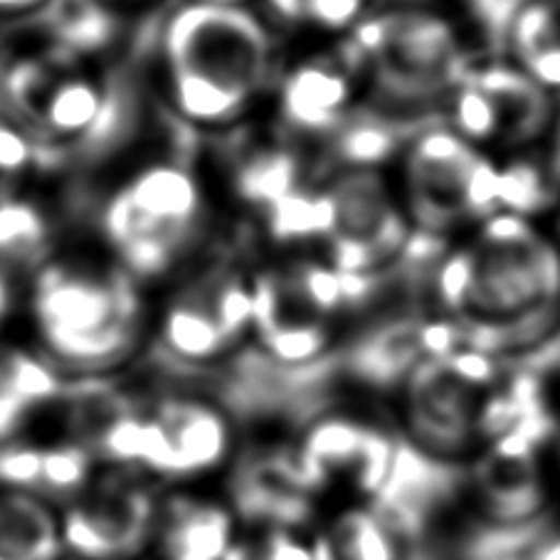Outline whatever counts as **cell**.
Returning a JSON list of instances; mask_svg holds the SVG:
<instances>
[{
	"label": "cell",
	"instance_id": "1",
	"mask_svg": "<svg viewBox=\"0 0 560 560\" xmlns=\"http://www.w3.org/2000/svg\"><path fill=\"white\" fill-rule=\"evenodd\" d=\"M163 72L180 119L225 127L253 106L269 74V37L240 5L188 3L161 35Z\"/></svg>",
	"mask_w": 560,
	"mask_h": 560
},
{
	"label": "cell",
	"instance_id": "2",
	"mask_svg": "<svg viewBox=\"0 0 560 560\" xmlns=\"http://www.w3.org/2000/svg\"><path fill=\"white\" fill-rule=\"evenodd\" d=\"M469 249V287L459 316L462 336L477 351L518 346L546 334L560 302V255L526 218L497 212L487 218Z\"/></svg>",
	"mask_w": 560,
	"mask_h": 560
},
{
	"label": "cell",
	"instance_id": "3",
	"mask_svg": "<svg viewBox=\"0 0 560 560\" xmlns=\"http://www.w3.org/2000/svg\"><path fill=\"white\" fill-rule=\"evenodd\" d=\"M31 312L45 351L74 373L114 369L141 339V299L117 265L52 259L35 277Z\"/></svg>",
	"mask_w": 560,
	"mask_h": 560
},
{
	"label": "cell",
	"instance_id": "4",
	"mask_svg": "<svg viewBox=\"0 0 560 560\" xmlns=\"http://www.w3.org/2000/svg\"><path fill=\"white\" fill-rule=\"evenodd\" d=\"M206 200L180 156L151 161L121 183L102 208V233L131 279L166 275L196 243Z\"/></svg>",
	"mask_w": 560,
	"mask_h": 560
},
{
	"label": "cell",
	"instance_id": "5",
	"mask_svg": "<svg viewBox=\"0 0 560 560\" xmlns=\"http://www.w3.org/2000/svg\"><path fill=\"white\" fill-rule=\"evenodd\" d=\"M351 60L369 67L373 84L388 100L424 102L457 90L469 74L459 35L428 11H393L359 25Z\"/></svg>",
	"mask_w": 560,
	"mask_h": 560
},
{
	"label": "cell",
	"instance_id": "6",
	"mask_svg": "<svg viewBox=\"0 0 560 560\" xmlns=\"http://www.w3.org/2000/svg\"><path fill=\"white\" fill-rule=\"evenodd\" d=\"M410 208L420 233L440 237L465 218L499 212V168L459 133L430 129L408 153Z\"/></svg>",
	"mask_w": 560,
	"mask_h": 560
},
{
	"label": "cell",
	"instance_id": "7",
	"mask_svg": "<svg viewBox=\"0 0 560 560\" xmlns=\"http://www.w3.org/2000/svg\"><path fill=\"white\" fill-rule=\"evenodd\" d=\"M253 326V284L228 267L208 272L171 299L161 322V346L178 369H198L225 353Z\"/></svg>",
	"mask_w": 560,
	"mask_h": 560
},
{
	"label": "cell",
	"instance_id": "8",
	"mask_svg": "<svg viewBox=\"0 0 560 560\" xmlns=\"http://www.w3.org/2000/svg\"><path fill=\"white\" fill-rule=\"evenodd\" d=\"M331 200L334 267L349 275H378V269L402 257L408 247V225L395 208L378 173L355 168L326 188Z\"/></svg>",
	"mask_w": 560,
	"mask_h": 560
},
{
	"label": "cell",
	"instance_id": "9",
	"mask_svg": "<svg viewBox=\"0 0 560 560\" xmlns=\"http://www.w3.org/2000/svg\"><path fill=\"white\" fill-rule=\"evenodd\" d=\"M156 518V501L141 481L109 475L70 501L62 544L90 560H129L149 544Z\"/></svg>",
	"mask_w": 560,
	"mask_h": 560
},
{
	"label": "cell",
	"instance_id": "10",
	"mask_svg": "<svg viewBox=\"0 0 560 560\" xmlns=\"http://www.w3.org/2000/svg\"><path fill=\"white\" fill-rule=\"evenodd\" d=\"M230 450V422L218 405L168 395L149 410L141 467L161 477H196L215 469Z\"/></svg>",
	"mask_w": 560,
	"mask_h": 560
},
{
	"label": "cell",
	"instance_id": "11",
	"mask_svg": "<svg viewBox=\"0 0 560 560\" xmlns=\"http://www.w3.org/2000/svg\"><path fill=\"white\" fill-rule=\"evenodd\" d=\"M395 452L381 430L343 415H328L304 434L296 469L306 485L346 481L363 494H378L390 475Z\"/></svg>",
	"mask_w": 560,
	"mask_h": 560
},
{
	"label": "cell",
	"instance_id": "12",
	"mask_svg": "<svg viewBox=\"0 0 560 560\" xmlns=\"http://www.w3.org/2000/svg\"><path fill=\"white\" fill-rule=\"evenodd\" d=\"M326 318L304 294L292 269L253 282V326L262 353L282 365H308L328 346Z\"/></svg>",
	"mask_w": 560,
	"mask_h": 560
},
{
	"label": "cell",
	"instance_id": "13",
	"mask_svg": "<svg viewBox=\"0 0 560 560\" xmlns=\"http://www.w3.org/2000/svg\"><path fill=\"white\" fill-rule=\"evenodd\" d=\"M475 388V383L455 371L447 355L422 361L410 378V415L420 438L442 450L465 440Z\"/></svg>",
	"mask_w": 560,
	"mask_h": 560
},
{
	"label": "cell",
	"instance_id": "14",
	"mask_svg": "<svg viewBox=\"0 0 560 560\" xmlns=\"http://www.w3.org/2000/svg\"><path fill=\"white\" fill-rule=\"evenodd\" d=\"M92 479V457L80 444L25 447L0 444V485L37 499H74Z\"/></svg>",
	"mask_w": 560,
	"mask_h": 560
},
{
	"label": "cell",
	"instance_id": "15",
	"mask_svg": "<svg viewBox=\"0 0 560 560\" xmlns=\"http://www.w3.org/2000/svg\"><path fill=\"white\" fill-rule=\"evenodd\" d=\"M467 80L487 94L497 117V141L528 143L538 139L550 119L546 86L524 70L509 65H491L469 70Z\"/></svg>",
	"mask_w": 560,
	"mask_h": 560
},
{
	"label": "cell",
	"instance_id": "16",
	"mask_svg": "<svg viewBox=\"0 0 560 560\" xmlns=\"http://www.w3.org/2000/svg\"><path fill=\"white\" fill-rule=\"evenodd\" d=\"M351 80L334 60L302 62L282 84V117L302 131H334L349 114Z\"/></svg>",
	"mask_w": 560,
	"mask_h": 560
},
{
	"label": "cell",
	"instance_id": "17",
	"mask_svg": "<svg viewBox=\"0 0 560 560\" xmlns=\"http://www.w3.org/2000/svg\"><path fill=\"white\" fill-rule=\"evenodd\" d=\"M156 528L166 560H225L233 548V518L212 501L171 499Z\"/></svg>",
	"mask_w": 560,
	"mask_h": 560
},
{
	"label": "cell",
	"instance_id": "18",
	"mask_svg": "<svg viewBox=\"0 0 560 560\" xmlns=\"http://www.w3.org/2000/svg\"><path fill=\"white\" fill-rule=\"evenodd\" d=\"M62 548V528L43 499L0 491V560H57Z\"/></svg>",
	"mask_w": 560,
	"mask_h": 560
},
{
	"label": "cell",
	"instance_id": "19",
	"mask_svg": "<svg viewBox=\"0 0 560 560\" xmlns=\"http://www.w3.org/2000/svg\"><path fill=\"white\" fill-rule=\"evenodd\" d=\"M428 322L424 318H395L371 331L353 346L351 369L365 381L390 383L415 371L428 353Z\"/></svg>",
	"mask_w": 560,
	"mask_h": 560
},
{
	"label": "cell",
	"instance_id": "20",
	"mask_svg": "<svg viewBox=\"0 0 560 560\" xmlns=\"http://www.w3.org/2000/svg\"><path fill=\"white\" fill-rule=\"evenodd\" d=\"M52 245V220L40 202L0 190V272L40 267Z\"/></svg>",
	"mask_w": 560,
	"mask_h": 560
},
{
	"label": "cell",
	"instance_id": "21",
	"mask_svg": "<svg viewBox=\"0 0 560 560\" xmlns=\"http://www.w3.org/2000/svg\"><path fill=\"white\" fill-rule=\"evenodd\" d=\"M509 47L538 84L560 86V0L528 3L511 25Z\"/></svg>",
	"mask_w": 560,
	"mask_h": 560
},
{
	"label": "cell",
	"instance_id": "22",
	"mask_svg": "<svg viewBox=\"0 0 560 560\" xmlns=\"http://www.w3.org/2000/svg\"><path fill=\"white\" fill-rule=\"evenodd\" d=\"M422 119L402 121L383 114H346L343 121L336 127V151L346 163L359 168H369L373 163L388 159L400 147L408 133L418 131Z\"/></svg>",
	"mask_w": 560,
	"mask_h": 560
},
{
	"label": "cell",
	"instance_id": "23",
	"mask_svg": "<svg viewBox=\"0 0 560 560\" xmlns=\"http://www.w3.org/2000/svg\"><path fill=\"white\" fill-rule=\"evenodd\" d=\"M326 560H400L390 526L369 509H351L336 516L326 534Z\"/></svg>",
	"mask_w": 560,
	"mask_h": 560
},
{
	"label": "cell",
	"instance_id": "24",
	"mask_svg": "<svg viewBox=\"0 0 560 560\" xmlns=\"http://www.w3.org/2000/svg\"><path fill=\"white\" fill-rule=\"evenodd\" d=\"M65 390L67 385L50 363L0 341V398L35 410L37 405L65 398Z\"/></svg>",
	"mask_w": 560,
	"mask_h": 560
},
{
	"label": "cell",
	"instance_id": "25",
	"mask_svg": "<svg viewBox=\"0 0 560 560\" xmlns=\"http://www.w3.org/2000/svg\"><path fill=\"white\" fill-rule=\"evenodd\" d=\"M296 188H302V166L284 149L257 151L237 171L240 196L265 210Z\"/></svg>",
	"mask_w": 560,
	"mask_h": 560
},
{
	"label": "cell",
	"instance_id": "26",
	"mask_svg": "<svg viewBox=\"0 0 560 560\" xmlns=\"http://www.w3.org/2000/svg\"><path fill=\"white\" fill-rule=\"evenodd\" d=\"M267 222L277 240L328 237L334 222L331 200L326 190L296 188L267 208Z\"/></svg>",
	"mask_w": 560,
	"mask_h": 560
},
{
	"label": "cell",
	"instance_id": "27",
	"mask_svg": "<svg viewBox=\"0 0 560 560\" xmlns=\"http://www.w3.org/2000/svg\"><path fill=\"white\" fill-rule=\"evenodd\" d=\"M556 200V192L550 188L536 163L516 161L499 171V208L511 215L528 218L546 210Z\"/></svg>",
	"mask_w": 560,
	"mask_h": 560
},
{
	"label": "cell",
	"instance_id": "28",
	"mask_svg": "<svg viewBox=\"0 0 560 560\" xmlns=\"http://www.w3.org/2000/svg\"><path fill=\"white\" fill-rule=\"evenodd\" d=\"M267 3L284 21L312 23L328 31L351 25L363 11V0H267Z\"/></svg>",
	"mask_w": 560,
	"mask_h": 560
},
{
	"label": "cell",
	"instance_id": "29",
	"mask_svg": "<svg viewBox=\"0 0 560 560\" xmlns=\"http://www.w3.org/2000/svg\"><path fill=\"white\" fill-rule=\"evenodd\" d=\"M45 159L43 143L25 124H13L0 117V180L21 178L35 161Z\"/></svg>",
	"mask_w": 560,
	"mask_h": 560
},
{
	"label": "cell",
	"instance_id": "30",
	"mask_svg": "<svg viewBox=\"0 0 560 560\" xmlns=\"http://www.w3.org/2000/svg\"><path fill=\"white\" fill-rule=\"evenodd\" d=\"M471 15L477 18L481 31L487 35V43L494 52H501L509 47L511 25L534 0H467Z\"/></svg>",
	"mask_w": 560,
	"mask_h": 560
},
{
	"label": "cell",
	"instance_id": "31",
	"mask_svg": "<svg viewBox=\"0 0 560 560\" xmlns=\"http://www.w3.org/2000/svg\"><path fill=\"white\" fill-rule=\"evenodd\" d=\"M225 560H316V556L304 544L287 534V530L277 528L269 530L259 540L243 548H230Z\"/></svg>",
	"mask_w": 560,
	"mask_h": 560
},
{
	"label": "cell",
	"instance_id": "32",
	"mask_svg": "<svg viewBox=\"0 0 560 560\" xmlns=\"http://www.w3.org/2000/svg\"><path fill=\"white\" fill-rule=\"evenodd\" d=\"M45 3H47V0H0V13L18 15V13L35 11V8H40Z\"/></svg>",
	"mask_w": 560,
	"mask_h": 560
},
{
	"label": "cell",
	"instance_id": "33",
	"mask_svg": "<svg viewBox=\"0 0 560 560\" xmlns=\"http://www.w3.org/2000/svg\"><path fill=\"white\" fill-rule=\"evenodd\" d=\"M538 363H548V365H558L560 363V334L556 336V339H550L544 349L538 351L536 355Z\"/></svg>",
	"mask_w": 560,
	"mask_h": 560
},
{
	"label": "cell",
	"instance_id": "34",
	"mask_svg": "<svg viewBox=\"0 0 560 560\" xmlns=\"http://www.w3.org/2000/svg\"><path fill=\"white\" fill-rule=\"evenodd\" d=\"M553 176L560 183V119H558V131H556V149H553Z\"/></svg>",
	"mask_w": 560,
	"mask_h": 560
},
{
	"label": "cell",
	"instance_id": "35",
	"mask_svg": "<svg viewBox=\"0 0 560 560\" xmlns=\"http://www.w3.org/2000/svg\"><path fill=\"white\" fill-rule=\"evenodd\" d=\"M100 3L117 8V5H141V3H147V0H100Z\"/></svg>",
	"mask_w": 560,
	"mask_h": 560
},
{
	"label": "cell",
	"instance_id": "36",
	"mask_svg": "<svg viewBox=\"0 0 560 560\" xmlns=\"http://www.w3.org/2000/svg\"><path fill=\"white\" fill-rule=\"evenodd\" d=\"M5 302H8V292H5V279H3V272H0V316L5 314Z\"/></svg>",
	"mask_w": 560,
	"mask_h": 560
},
{
	"label": "cell",
	"instance_id": "37",
	"mask_svg": "<svg viewBox=\"0 0 560 560\" xmlns=\"http://www.w3.org/2000/svg\"><path fill=\"white\" fill-rule=\"evenodd\" d=\"M190 3H215V5H240V0H190Z\"/></svg>",
	"mask_w": 560,
	"mask_h": 560
},
{
	"label": "cell",
	"instance_id": "38",
	"mask_svg": "<svg viewBox=\"0 0 560 560\" xmlns=\"http://www.w3.org/2000/svg\"><path fill=\"white\" fill-rule=\"evenodd\" d=\"M0 77H5V72H3V65H0Z\"/></svg>",
	"mask_w": 560,
	"mask_h": 560
}]
</instances>
